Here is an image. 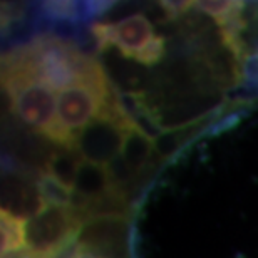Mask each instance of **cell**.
Masks as SVG:
<instances>
[{
	"instance_id": "cell-2",
	"label": "cell",
	"mask_w": 258,
	"mask_h": 258,
	"mask_svg": "<svg viewBox=\"0 0 258 258\" xmlns=\"http://www.w3.org/2000/svg\"><path fill=\"white\" fill-rule=\"evenodd\" d=\"M114 97L106 74L96 64L84 79L59 92L57 117L60 126L76 141V134L97 119Z\"/></svg>"
},
{
	"instance_id": "cell-13",
	"label": "cell",
	"mask_w": 258,
	"mask_h": 258,
	"mask_svg": "<svg viewBox=\"0 0 258 258\" xmlns=\"http://www.w3.org/2000/svg\"><path fill=\"white\" fill-rule=\"evenodd\" d=\"M256 24H258V19H256Z\"/></svg>"
},
{
	"instance_id": "cell-8",
	"label": "cell",
	"mask_w": 258,
	"mask_h": 258,
	"mask_svg": "<svg viewBox=\"0 0 258 258\" xmlns=\"http://www.w3.org/2000/svg\"><path fill=\"white\" fill-rule=\"evenodd\" d=\"M154 153V141L146 136L138 126H133L126 133L124 143L121 148V158L124 159L127 168L136 174L141 173Z\"/></svg>"
},
{
	"instance_id": "cell-3",
	"label": "cell",
	"mask_w": 258,
	"mask_h": 258,
	"mask_svg": "<svg viewBox=\"0 0 258 258\" xmlns=\"http://www.w3.org/2000/svg\"><path fill=\"white\" fill-rule=\"evenodd\" d=\"M92 35L101 47L112 45L127 59L144 66L156 64L164 55V39L156 35L146 15L133 14L119 22H101L92 25Z\"/></svg>"
},
{
	"instance_id": "cell-6",
	"label": "cell",
	"mask_w": 258,
	"mask_h": 258,
	"mask_svg": "<svg viewBox=\"0 0 258 258\" xmlns=\"http://www.w3.org/2000/svg\"><path fill=\"white\" fill-rule=\"evenodd\" d=\"M116 189L119 188L112 183L106 166L82 159L74 183V205L72 206L79 208L84 203L96 201L102 198V196L116 191Z\"/></svg>"
},
{
	"instance_id": "cell-1",
	"label": "cell",
	"mask_w": 258,
	"mask_h": 258,
	"mask_svg": "<svg viewBox=\"0 0 258 258\" xmlns=\"http://www.w3.org/2000/svg\"><path fill=\"white\" fill-rule=\"evenodd\" d=\"M2 84L10 109L25 127L74 151V138L64 131L57 117L59 94L32 71L22 47L4 57Z\"/></svg>"
},
{
	"instance_id": "cell-10",
	"label": "cell",
	"mask_w": 258,
	"mask_h": 258,
	"mask_svg": "<svg viewBox=\"0 0 258 258\" xmlns=\"http://www.w3.org/2000/svg\"><path fill=\"white\" fill-rule=\"evenodd\" d=\"M2 228V255L25 248V221L2 210L0 213Z\"/></svg>"
},
{
	"instance_id": "cell-5",
	"label": "cell",
	"mask_w": 258,
	"mask_h": 258,
	"mask_svg": "<svg viewBox=\"0 0 258 258\" xmlns=\"http://www.w3.org/2000/svg\"><path fill=\"white\" fill-rule=\"evenodd\" d=\"M133 126L127 117L121 119L102 114L76 134L74 151L86 161L107 166L121 154L126 133Z\"/></svg>"
},
{
	"instance_id": "cell-4",
	"label": "cell",
	"mask_w": 258,
	"mask_h": 258,
	"mask_svg": "<svg viewBox=\"0 0 258 258\" xmlns=\"http://www.w3.org/2000/svg\"><path fill=\"white\" fill-rule=\"evenodd\" d=\"M87 218L74 206H47L25 221V246L39 258H54L71 245Z\"/></svg>"
},
{
	"instance_id": "cell-11",
	"label": "cell",
	"mask_w": 258,
	"mask_h": 258,
	"mask_svg": "<svg viewBox=\"0 0 258 258\" xmlns=\"http://www.w3.org/2000/svg\"><path fill=\"white\" fill-rule=\"evenodd\" d=\"M39 191L47 206H72L74 205V191L54 179L50 174L44 173L37 181Z\"/></svg>"
},
{
	"instance_id": "cell-7",
	"label": "cell",
	"mask_w": 258,
	"mask_h": 258,
	"mask_svg": "<svg viewBox=\"0 0 258 258\" xmlns=\"http://www.w3.org/2000/svg\"><path fill=\"white\" fill-rule=\"evenodd\" d=\"M47 208L37 184H25L22 181L15 183L14 188H9V195L4 196L5 211L12 213L17 218L29 221Z\"/></svg>"
},
{
	"instance_id": "cell-9",
	"label": "cell",
	"mask_w": 258,
	"mask_h": 258,
	"mask_svg": "<svg viewBox=\"0 0 258 258\" xmlns=\"http://www.w3.org/2000/svg\"><path fill=\"white\" fill-rule=\"evenodd\" d=\"M81 161L82 158L76 151L62 148L59 151H54L47 158V168L45 169H47V174L74 191V183Z\"/></svg>"
},
{
	"instance_id": "cell-12",
	"label": "cell",
	"mask_w": 258,
	"mask_h": 258,
	"mask_svg": "<svg viewBox=\"0 0 258 258\" xmlns=\"http://www.w3.org/2000/svg\"><path fill=\"white\" fill-rule=\"evenodd\" d=\"M193 4L195 2H161L159 5H163L166 12H171V15L176 17V15L186 12L188 9H193Z\"/></svg>"
}]
</instances>
